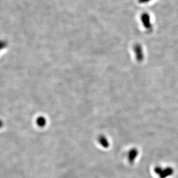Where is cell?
I'll list each match as a JSON object with an SVG mask.
<instances>
[{
  "label": "cell",
  "instance_id": "1",
  "mask_svg": "<svg viewBox=\"0 0 178 178\" xmlns=\"http://www.w3.org/2000/svg\"><path fill=\"white\" fill-rule=\"evenodd\" d=\"M154 171L160 178H167L171 176L174 174V170L171 167L163 168L161 167L157 166L154 168Z\"/></svg>",
  "mask_w": 178,
  "mask_h": 178
},
{
  "label": "cell",
  "instance_id": "5",
  "mask_svg": "<svg viewBox=\"0 0 178 178\" xmlns=\"http://www.w3.org/2000/svg\"><path fill=\"white\" fill-rule=\"evenodd\" d=\"M37 123L39 125V126H43L45 124V120L43 118H39L37 120Z\"/></svg>",
  "mask_w": 178,
  "mask_h": 178
},
{
  "label": "cell",
  "instance_id": "4",
  "mask_svg": "<svg viewBox=\"0 0 178 178\" xmlns=\"http://www.w3.org/2000/svg\"><path fill=\"white\" fill-rule=\"evenodd\" d=\"M8 46V42L4 40H0V52Z\"/></svg>",
  "mask_w": 178,
  "mask_h": 178
},
{
  "label": "cell",
  "instance_id": "6",
  "mask_svg": "<svg viewBox=\"0 0 178 178\" xmlns=\"http://www.w3.org/2000/svg\"><path fill=\"white\" fill-rule=\"evenodd\" d=\"M151 0H139V2L140 3H148L149 1H150Z\"/></svg>",
  "mask_w": 178,
  "mask_h": 178
},
{
  "label": "cell",
  "instance_id": "3",
  "mask_svg": "<svg viewBox=\"0 0 178 178\" xmlns=\"http://www.w3.org/2000/svg\"><path fill=\"white\" fill-rule=\"evenodd\" d=\"M141 20L144 22V24L146 27H149L150 26V17L149 14H144L141 17Z\"/></svg>",
  "mask_w": 178,
  "mask_h": 178
},
{
  "label": "cell",
  "instance_id": "2",
  "mask_svg": "<svg viewBox=\"0 0 178 178\" xmlns=\"http://www.w3.org/2000/svg\"><path fill=\"white\" fill-rule=\"evenodd\" d=\"M138 155H139V151L136 148H133L130 149V151H129L128 155V158L129 163L133 164L135 160L136 159Z\"/></svg>",
  "mask_w": 178,
  "mask_h": 178
},
{
  "label": "cell",
  "instance_id": "7",
  "mask_svg": "<svg viewBox=\"0 0 178 178\" xmlns=\"http://www.w3.org/2000/svg\"><path fill=\"white\" fill-rule=\"evenodd\" d=\"M3 126H4V122L2 120L0 119V128L3 127Z\"/></svg>",
  "mask_w": 178,
  "mask_h": 178
}]
</instances>
